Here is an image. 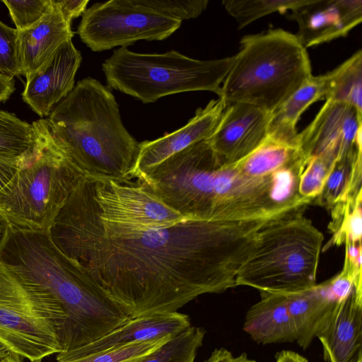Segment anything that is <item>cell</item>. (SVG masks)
I'll return each mask as SVG.
<instances>
[{
  "instance_id": "cb8c5ba5",
  "label": "cell",
  "mask_w": 362,
  "mask_h": 362,
  "mask_svg": "<svg viewBox=\"0 0 362 362\" xmlns=\"http://www.w3.org/2000/svg\"><path fill=\"white\" fill-rule=\"evenodd\" d=\"M35 134L31 124L0 110V156L23 160L32 153Z\"/></svg>"
},
{
  "instance_id": "8d00e7d4",
  "label": "cell",
  "mask_w": 362,
  "mask_h": 362,
  "mask_svg": "<svg viewBox=\"0 0 362 362\" xmlns=\"http://www.w3.org/2000/svg\"><path fill=\"white\" fill-rule=\"evenodd\" d=\"M275 362H308V361L296 352L282 350L276 354Z\"/></svg>"
},
{
  "instance_id": "e575fe53",
  "label": "cell",
  "mask_w": 362,
  "mask_h": 362,
  "mask_svg": "<svg viewBox=\"0 0 362 362\" xmlns=\"http://www.w3.org/2000/svg\"><path fill=\"white\" fill-rule=\"evenodd\" d=\"M204 362H256L247 357L245 353L234 356L225 348L215 349Z\"/></svg>"
},
{
  "instance_id": "836d02e7",
  "label": "cell",
  "mask_w": 362,
  "mask_h": 362,
  "mask_svg": "<svg viewBox=\"0 0 362 362\" xmlns=\"http://www.w3.org/2000/svg\"><path fill=\"white\" fill-rule=\"evenodd\" d=\"M28 158L20 160L0 156V191L11 182Z\"/></svg>"
},
{
  "instance_id": "d4e9b609",
  "label": "cell",
  "mask_w": 362,
  "mask_h": 362,
  "mask_svg": "<svg viewBox=\"0 0 362 362\" xmlns=\"http://www.w3.org/2000/svg\"><path fill=\"white\" fill-rule=\"evenodd\" d=\"M205 333L204 328L191 325L138 362H194Z\"/></svg>"
},
{
  "instance_id": "4dcf8cb0",
  "label": "cell",
  "mask_w": 362,
  "mask_h": 362,
  "mask_svg": "<svg viewBox=\"0 0 362 362\" xmlns=\"http://www.w3.org/2000/svg\"><path fill=\"white\" fill-rule=\"evenodd\" d=\"M139 3L160 15L180 21L197 18L206 8V0H138Z\"/></svg>"
},
{
  "instance_id": "d6986e66",
  "label": "cell",
  "mask_w": 362,
  "mask_h": 362,
  "mask_svg": "<svg viewBox=\"0 0 362 362\" xmlns=\"http://www.w3.org/2000/svg\"><path fill=\"white\" fill-rule=\"evenodd\" d=\"M328 90L327 74L311 76L286 100L272 112L268 136L298 146L297 122L302 113L317 100H326Z\"/></svg>"
},
{
  "instance_id": "5b68a950",
  "label": "cell",
  "mask_w": 362,
  "mask_h": 362,
  "mask_svg": "<svg viewBox=\"0 0 362 362\" xmlns=\"http://www.w3.org/2000/svg\"><path fill=\"white\" fill-rule=\"evenodd\" d=\"M33 151L0 191L2 225L47 231L81 177L85 175L59 148L47 119L32 123Z\"/></svg>"
},
{
  "instance_id": "9c48e42d",
  "label": "cell",
  "mask_w": 362,
  "mask_h": 362,
  "mask_svg": "<svg viewBox=\"0 0 362 362\" xmlns=\"http://www.w3.org/2000/svg\"><path fill=\"white\" fill-rule=\"evenodd\" d=\"M181 23L141 6L138 0H111L86 9L77 33L91 50L101 52L139 40H163Z\"/></svg>"
},
{
  "instance_id": "4fadbf2b",
  "label": "cell",
  "mask_w": 362,
  "mask_h": 362,
  "mask_svg": "<svg viewBox=\"0 0 362 362\" xmlns=\"http://www.w3.org/2000/svg\"><path fill=\"white\" fill-rule=\"evenodd\" d=\"M316 337L327 362H362V288L354 286L337 302L319 327Z\"/></svg>"
},
{
  "instance_id": "277c9868",
  "label": "cell",
  "mask_w": 362,
  "mask_h": 362,
  "mask_svg": "<svg viewBox=\"0 0 362 362\" xmlns=\"http://www.w3.org/2000/svg\"><path fill=\"white\" fill-rule=\"evenodd\" d=\"M311 76L306 48L296 35L269 30L242 38L218 98L272 112Z\"/></svg>"
},
{
  "instance_id": "d590c367",
  "label": "cell",
  "mask_w": 362,
  "mask_h": 362,
  "mask_svg": "<svg viewBox=\"0 0 362 362\" xmlns=\"http://www.w3.org/2000/svg\"><path fill=\"white\" fill-rule=\"evenodd\" d=\"M13 77L0 73V100H6L15 90Z\"/></svg>"
},
{
  "instance_id": "d6a6232c",
  "label": "cell",
  "mask_w": 362,
  "mask_h": 362,
  "mask_svg": "<svg viewBox=\"0 0 362 362\" xmlns=\"http://www.w3.org/2000/svg\"><path fill=\"white\" fill-rule=\"evenodd\" d=\"M52 4L60 11L69 23L74 18L83 14L88 0H51Z\"/></svg>"
},
{
  "instance_id": "30bf717a",
  "label": "cell",
  "mask_w": 362,
  "mask_h": 362,
  "mask_svg": "<svg viewBox=\"0 0 362 362\" xmlns=\"http://www.w3.org/2000/svg\"><path fill=\"white\" fill-rule=\"evenodd\" d=\"M362 113L354 107L327 100L313 121L298 135L305 162L321 157L334 163L361 149Z\"/></svg>"
},
{
  "instance_id": "8992f818",
  "label": "cell",
  "mask_w": 362,
  "mask_h": 362,
  "mask_svg": "<svg viewBox=\"0 0 362 362\" xmlns=\"http://www.w3.org/2000/svg\"><path fill=\"white\" fill-rule=\"evenodd\" d=\"M323 239L302 210L269 220L239 269L235 286L284 295L313 287Z\"/></svg>"
},
{
  "instance_id": "ffe728a7",
  "label": "cell",
  "mask_w": 362,
  "mask_h": 362,
  "mask_svg": "<svg viewBox=\"0 0 362 362\" xmlns=\"http://www.w3.org/2000/svg\"><path fill=\"white\" fill-rule=\"evenodd\" d=\"M286 296L288 312L296 332V341L306 349L337 301L330 293L327 281Z\"/></svg>"
},
{
  "instance_id": "ac0fdd59",
  "label": "cell",
  "mask_w": 362,
  "mask_h": 362,
  "mask_svg": "<svg viewBox=\"0 0 362 362\" xmlns=\"http://www.w3.org/2000/svg\"><path fill=\"white\" fill-rule=\"evenodd\" d=\"M261 300L247 312L243 329L262 344L296 341V329L288 312L287 296L260 293Z\"/></svg>"
},
{
  "instance_id": "52a82bcc",
  "label": "cell",
  "mask_w": 362,
  "mask_h": 362,
  "mask_svg": "<svg viewBox=\"0 0 362 362\" xmlns=\"http://www.w3.org/2000/svg\"><path fill=\"white\" fill-rule=\"evenodd\" d=\"M234 56L199 60L171 50L163 54H141L120 47L103 64L112 88L149 103L172 94L206 90L221 95V85Z\"/></svg>"
},
{
  "instance_id": "7c38bea8",
  "label": "cell",
  "mask_w": 362,
  "mask_h": 362,
  "mask_svg": "<svg viewBox=\"0 0 362 362\" xmlns=\"http://www.w3.org/2000/svg\"><path fill=\"white\" fill-rule=\"evenodd\" d=\"M296 36L306 49L346 36L362 21L361 0H308L291 11Z\"/></svg>"
},
{
  "instance_id": "f35d334b",
  "label": "cell",
  "mask_w": 362,
  "mask_h": 362,
  "mask_svg": "<svg viewBox=\"0 0 362 362\" xmlns=\"http://www.w3.org/2000/svg\"><path fill=\"white\" fill-rule=\"evenodd\" d=\"M11 352L8 348L0 341V360L6 357Z\"/></svg>"
},
{
  "instance_id": "8fae6325",
  "label": "cell",
  "mask_w": 362,
  "mask_h": 362,
  "mask_svg": "<svg viewBox=\"0 0 362 362\" xmlns=\"http://www.w3.org/2000/svg\"><path fill=\"white\" fill-rule=\"evenodd\" d=\"M272 112L244 103H227L212 135L206 139L220 164L231 165L267 137Z\"/></svg>"
},
{
  "instance_id": "7402d4cb",
  "label": "cell",
  "mask_w": 362,
  "mask_h": 362,
  "mask_svg": "<svg viewBox=\"0 0 362 362\" xmlns=\"http://www.w3.org/2000/svg\"><path fill=\"white\" fill-rule=\"evenodd\" d=\"M300 160H304L298 146L267 136L252 153L233 165L245 175L266 178Z\"/></svg>"
},
{
  "instance_id": "3957f363",
  "label": "cell",
  "mask_w": 362,
  "mask_h": 362,
  "mask_svg": "<svg viewBox=\"0 0 362 362\" xmlns=\"http://www.w3.org/2000/svg\"><path fill=\"white\" fill-rule=\"evenodd\" d=\"M47 121L56 144L84 174L133 178L139 143L124 127L107 86L90 77L78 81Z\"/></svg>"
},
{
  "instance_id": "44dd1931",
  "label": "cell",
  "mask_w": 362,
  "mask_h": 362,
  "mask_svg": "<svg viewBox=\"0 0 362 362\" xmlns=\"http://www.w3.org/2000/svg\"><path fill=\"white\" fill-rule=\"evenodd\" d=\"M356 150L333 163L320 195L311 204L332 210L361 194V154Z\"/></svg>"
},
{
  "instance_id": "5bb4252c",
  "label": "cell",
  "mask_w": 362,
  "mask_h": 362,
  "mask_svg": "<svg viewBox=\"0 0 362 362\" xmlns=\"http://www.w3.org/2000/svg\"><path fill=\"white\" fill-rule=\"evenodd\" d=\"M81 60L72 40L66 42L45 67L26 80L24 102L39 116H49L74 88Z\"/></svg>"
},
{
  "instance_id": "484cf974",
  "label": "cell",
  "mask_w": 362,
  "mask_h": 362,
  "mask_svg": "<svg viewBox=\"0 0 362 362\" xmlns=\"http://www.w3.org/2000/svg\"><path fill=\"white\" fill-rule=\"evenodd\" d=\"M308 0H224L222 4L240 29L264 16L284 13L308 3Z\"/></svg>"
},
{
  "instance_id": "83f0119b",
  "label": "cell",
  "mask_w": 362,
  "mask_h": 362,
  "mask_svg": "<svg viewBox=\"0 0 362 362\" xmlns=\"http://www.w3.org/2000/svg\"><path fill=\"white\" fill-rule=\"evenodd\" d=\"M173 336L114 347L83 356L56 359V362H138Z\"/></svg>"
},
{
  "instance_id": "7a4b0ae2",
  "label": "cell",
  "mask_w": 362,
  "mask_h": 362,
  "mask_svg": "<svg viewBox=\"0 0 362 362\" xmlns=\"http://www.w3.org/2000/svg\"><path fill=\"white\" fill-rule=\"evenodd\" d=\"M0 261L42 286L59 301L66 315L61 352L94 341L131 319L78 261L55 245L47 231L4 225Z\"/></svg>"
},
{
  "instance_id": "9a60e30c",
  "label": "cell",
  "mask_w": 362,
  "mask_h": 362,
  "mask_svg": "<svg viewBox=\"0 0 362 362\" xmlns=\"http://www.w3.org/2000/svg\"><path fill=\"white\" fill-rule=\"evenodd\" d=\"M226 103L221 98L211 100L180 129L153 141L139 143V153L133 174L139 178L173 155L193 144L208 139L216 129Z\"/></svg>"
},
{
  "instance_id": "4316f807",
  "label": "cell",
  "mask_w": 362,
  "mask_h": 362,
  "mask_svg": "<svg viewBox=\"0 0 362 362\" xmlns=\"http://www.w3.org/2000/svg\"><path fill=\"white\" fill-rule=\"evenodd\" d=\"M361 194L356 199L347 201L344 205L331 211L332 221L329 228L333 233L329 244L341 245L346 241L361 243L362 211Z\"/></svg>"
},
{
  "instance_id": "60d3db41",
  "label": "cell",
  "mask_w": 362,
  "mask_h": 362,
  "mask_svg": "<svg viewBox=\"0 0 362 362\" xmlns=\"http://www.w3.org/2000/svg\"><path fill=\"white\" fill-rule=\"evenodd\" d=\"M1 102H3V101L0 100V103H1Z\"/></svg>"
},
{
  "instance_id": "f1b7e54d",
  "label": "cell",
  "mask_w": 362,
  "mask_h": 362,
  "mask_svg": "<svg viewBox=\"0 0 362 362\" xmlns=\"http://www.w3.org/2000/svg\"><path fill=\"white\" fill-rule=\"evenodd\" d=\"M334 163L321 157L305 161L298 179V193L311 202L321 193Z\"/></svg>"
},
{
  "instance_id": "1f68e13d",
  "label": "cell",
  "mask_w": 362,
  "mask_h": 362,
  "mask_svg": "<svg viewBox=\"0 0 362 362\" xmlns=\"http://www.w3.org/2000/svg\"><path fill=\"white\" fill-rule=\"evenodd\" d=\"M18 30L0 21V73L10 77L22 75Z\"/></svg>"
},
{
  "instance_id": "e0dca14e",
  "label": "cell",
  "mask_w": 362,
  "mask_h": 362,
  "mask_svg": "<svg viewBox=\"0 0 362 362\" xmlns=\"http://www.w3.org/2000/svg\"><path fill=\"white\" fill-rule=\"evenodd\" d=\"M18 34L21 71L26 80L45 67L60 47L74 36L71 23L54 5L53 9L39 22L18 31Z\"/></svg>"
},
{
  "instance_id": "2e32d148",
  "label": "cell",
  "mask_w": 362,
  "mask_h": 362,
  "mask_svg": "<svg viewBox=\"0 0 362 362\" xmlns=\"http://www.w3.org/2000/svg\"><path fill=\"white\" fill-rule=\"evenodd\" d=\"M189 326V317L178 312L136 317L94 341L57 354L56 359L76 358L117 346L175 336Z\"/></svg>"
},
{
  "instance_id": "74e56055",
  "label": "cell",
  "mask_w": 362,
  "mask_h": 362,
  "mask_svg": "<svg viewBox=\"0 0 362 362\" xmlns=\"http://www.w3.org/2000/svg\"><path fill=\"white\" fill-rule=\"evenodd\" d=\"M0 362H23L21 360V357L13 352H11L8 355H7L6 357L0 360ZM36 362H41V361H36Z\"/></svg>"
},
{
  "instance_id": "ab89813d",
  "label": "cell",
  "mask_w": 362,
  "mask_h": 362,
  "mask_svg": "<svg viewBox=\"0 0 362 362\" xmlns=\"http://www.w3.org/2000/svg\"><path fill=\"white\" fill-rule=\"evenodd\" d=\"M2 228H3V225L0 221V238H1V233H2Z\"/></svg>"
},
{
  "instance_id": "f546056e",
  "label": "cell",
  "mask_w": 362,
  "mask_h": 362,
  "mask_svg": "<svg viewBox=\"0 0 362 362\" xmlns=\"http://www.w3.org/2000/svg\"><path fill=\"white\" fill-rule=\"evenodd\" d=\"M7 7L16 29H28L53 9L51 0L2 1Z\"/></svg>"
},
{
  "instance_id": "ba28073f",
  "label": "cell",
  "mask_w": 362,
  "mask_h": 362,
  "mask_svg": "<svg viewBox=\"0 0 362 362\" xmlns=\"http://www.w3.org/2000/svg\"><path fill=\"white\" fill-rule=\"evenodd\" d=\"M66 315L45 288L0 261V341L30 362L62 349Z\"/></svg>"
},
{
  "instance_id": "6da1fadb",
  "label": "cell",
  "mask_w": 362,
  "mask_h": 362,
  "mask_svg": "<svg viewBox=\"0 0 362 362\" xmlns=\"http://www.w3.org/2000/svg\"><path fill=\"white\" fill-rule=\"evenodd\" d=\"M269 220L112 221L71 192L48 233L134 318L177 312L200 295L236 286L237 274Z\"/></svg>"
},
{
  "instance_id": "603a6c76",
  "label": "cell",
  "mask_w": 362,
  "mask_h": 362,
  "mask_svg": "<svg viewBox=\"0 0 362 362\" xmlns=\"http://www.w3.org/2000/svg\"><path fill=\"white\" fill-rule=\"evenodd\" d=\"M326 100L346 103L362 113V51L328 72Z\"/></svg>"
}]
</instances>
